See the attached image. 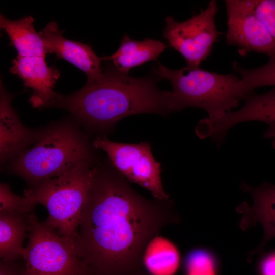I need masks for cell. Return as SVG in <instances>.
Listing matches in <instances>:
<instances>
[{"instance_id": "6da1fadb", "label": "cell", "mask_w": 275, "mask_h": 275, "mask_svg": "<svg viewBox=\"0 0 275 275\" xmlns=\"http://www.w3.org/2000/svg\"><path fill=\"white\" fill-rule=\"evenodd\" d=\"M179 219L171 200L145 198L112 165L99 164L74 247L92 275H142L149 243Z\"/></svg>"}, {"instance_id": "7a4b0ae2", "label": "cell", "mask_w": 275, "mask_h": 275, "mask_svg": "<svg viewBox=\"0 0 275 275\" xmlns=\"http://www.w3.org/2000/svg\"><path fill=\"white\" fill-rule=\"evenodd\" d=\"M47 108L65 109L88 129L103 132L130 115L169 113L168 91L159 90L150 77H132L114 66L71 94H58Z\"/></svg>"}, {"instance_id": "3957f363", "label": "cell", "mask_w": 275, "mask_h": 275, "mask_svg": "<svg viewBox=\"0 0 275 275\" xmlns=\"http://www.w3.org/2000/svg\"><path fill=\"white\" fill-rule=\"evenodd\" d=\"M93 148L75 121H56L43 128L38 140L10 161L8 170L33 188L81 162L96 160Z\"/></svg>"}, {"instance_id": "277c9868", "label": "cell", "mask_w": 275, "mask_h": 275, "mask_svg": "<svg viewBox=\"0 0 275 275\" xmlns=\"http://www.w3.org/2000/svg\"><path fill=\"white\" fill-rule=\"evenodd\" d=\"M153 71L171 84L172 90L168 91L169 113L192 107L205 110L207 119L216 120L255 93L245 87L240 78L231 74H218L187 66L172 70L159 62Z\"/></svg>"}, {"instance_id": "5b68a950", "label": "cell", "mask_w": 275, "mask_h": 275, "mask_svg": "<svg viewBox=\"0 0 275 275\" xmlns=\"http://www.w3.org/2000/svg\"><path fill=\"white\" fill-rule=\"evenodd\" d=\"M98 166L96 160L81 162L23 193L46 207L49 215L44 223L73 244Z\"/></svg>"}, {"instance_id": "8992f818", "label": "cell", "mask_w": 275, "mask_h": 275, "mask_svg": "<svg viewBox=\"0 0 275 275\" xmlns=\"http://www.w3.org/2000/svg\"><path fill=\"white\" fill-rule=\"evenodd\" d=\"M22 275H92L73 244L31 212Z\"/></svg>"}, {"instance_id": "52a82bcc", "label": "cell", "mask_w": 275, "mask_h": 275, "mask_svg": "<svg viewBox=\"0 0 275 275\" xmlns=\"http://www.w3.org/2000/svg\"><path fill=\"white\" fill-rule=\"evenodd\" d=\"M218 10L217 2L211 0L205 9L185 21L178 22L170 16L165 18L163 36L184 57L186 66L200 67L211 54L221 34L215 21Z\"/></svg>"}, {"instance_id": "ba28073f", "label": "cell", "mask_w": 275, "mask_h": 275, "mask_svg": "<svg viewBox=\"0 0 275 275\" xmlns=\"http://www.w3.org/2000/svg\"><path fill=\"white\" fill-rule=\"evenodd\" d=\"M92 144L96 149H101L107 154L113 167L128 181L146 188L155 199H169L162 184L160 164L155 159L150 143H117L101 135Z\"/></svg>"}, {"instance_id": "9c48e42d", "label": "cell", "mask_w": 275, "mask_h": 275, "mask_svg": "<svg viewBox=\"0 0 275 275\" xmlns=\"http://www.w3.org/2000/svg\"><path fill=\"white\" fill-rule=\"evenodd\" d=\"M226 41L245 56L251 52L275 59V40L254 11L251 0H225Z\"/></svg>"}, {"instance_id": "30bf717a", "label": "cell", "mask_w": 275, "mask_h": 275, "mask_svg": "<svg viewBox=\"0 0 275 275\" xmlns=\"http://www.w3.org/2000/svg\"><path fill=\"white\" fill-rule=\"evenodd\" d=\"M12 64L10 72L33 91L29 100L30 104L35 108H46L58 95L53 89L60 76V71L48 66L44 56H17Z\"/></svg>"}, {"instance_id": "8fae6325", "label": "cell", "mask_w": 275, "mask_h": 275, "mask_svg": "<svg viewBox=\"0 0 275 275\" xmlns=\"http://www.w3.org/2000/svg\"><path fill=\"white\" fill-rule=\"evenodd\" d=\"M13 96L1 85L0 159L3 164L10 162L40 138L43 128L31 129L20 121L13 108Z\"/></svg>"}, {"instance_id": "7c38bea8", "label": "cell", "mask_w": 275, "mask_h": 275, "mask_svg": "<svg viewBox=\"0 0 275 275\" xmlns=\"http://www.w3.org/2000/svg\"><path fill=\"white\" fill-rule=\"evenodd\" d=\"M55 22H50L39 34L47 53H55L58 58L64 59L80 69L87 77V81L98 77L103 69L102 58L98 57L91 46L68 40L62 35Z\"/></svg>"}, {"instance_id": "4fadbf2b", "label": "cell", "mask_w": 275, "mask_h": 275, "mask_svg": "<svg viewBox=\"0 0 275 275\" xmlns=\"http://www.w3.org/2000/svg\"><path fill=\"white\" fill-rule=\"evenodd\" d=\"M241 189L249 193L253 198V204L243 202L237 208L242 214L240 227L246 230L257 223H260L264 230V238L260 245L249 256L252 257L263 250L266 243L275 238V185L267 182L257 187H252L243 183Z\"/></svg>"}, {"instance_id": "5bb4252c", "label": "cell", "mask_w": 275, "mask_h": 275, "mask_svg": "<svg viewBox=\"0 0 275 275\" xmlns=\"http://www.w3.org/2000/svg\"><path fill=\"white\" fill-rule=\"evenodd\" d=\"M251 121L263 122L269 125V127H275V87L264 93H255L249 96L241 108L211 121L209 128L214 136L225 139L232 127Z\"/></svg>"}, {"instance_id": "9a60e30c", "label": "cell", "mask_w": 275, "mask_h": 275, "mask_svg": "<svg viewBox=\"0 0 275 275\" xmlns=\"http://www.w3.org/2000/svg\"><path fill=\"white\" fill-rule=\"evenodd\" d=\"M166 47L160 40L146 38L137 41L125 34L118 50L111 56L102 58L103 60L112 61L119 71L128 73L132 68L156 60Z\"/></svg>"}, {"instance_id": "2e32d148", "label": "cell", "mask_w": 275, "mask_h": 275, "mask_svg": "<svg viewBox=\"0 0 275 275\" xmlns=\"http://www.w3.org/2000/svg\"><path fill=\"white\" fill-rule=\"evenodd\" d=\"M29 214L0 212V257L15 261L25 254L23 243L29 234Z\"/></svg>"}, {"instance_id": "e0dca14e", "label": "cell", "mask_w": 275, "mask_h": 275, "mask_svg": "<svg viewBox=\"0 0 275 275\" xmlns=\"http://www.w3.org/2000/svg\"><path fill=\"white\" fill-rule=\"evenodd\" d=\"M34 19L26 16L18 20H10L0 16V26L7 34L10 45L18 56H44L47 52L40 36L34 27Z\"/></svg>"}, {"instance_id": "ac0fdd59", "label": "cell", "mask_w": 275, "mask_h": 275, "mask_svg": "<svg viewBox=\"0 0 275 275\" xmlns=\"http://www.w3.org/2000/svg\"><path fill=\"white\" fill-rule=\"evenodd\" d=\"M179 261V253L175 245L158 236L149 243L143 257V264L151 275H172Z\"/></svg>"}, {"instance_id": "d6986e66", "label": "cell", "mask_w": 275, "mask_h": 275, "mask_svg": "<svg viewBox=\"0 0 275 275\" xmlns=\"http://www.w3.org/2000/svg\"><path fill=\"white\" fill-rule=\"evenodd\" d=\"M232 67L239 74L245 87L251 91H255L256 88L262 86L275 87V59L270 58L265 64L255 68H243L237 61L232 63Z\"/></svg>"}, {"instance_id": "ffe728a7", "label": "cell", "mask_w": 275, "mask_h": 275, "mask_svg": "<svg viewBox=\"0 0 275 275\" xmlns=\"http://www.w3.org/2000/svg\"><path fill=\"white\" fill-rule=\"evenodd\" d=\"M36 204L29 198L14 194L7 183L0 184V212L27 214Z\"/></svg>"}, {"instance_id": "44dd1931", "label": "cell", "mask_w": 275, "mask_h": 275, "mask_svg": "<svg viewBox=\"0 0 275 275\" xmlns=\"http://www.w3.org/2000/svg\"><path fill=\"white\" fill-rule=\"evenodd\" d=\"M186 267L187 275H216L214 259L204 250H196L188 255Z\"/></svg>"}, {"instance_id": "7402d4cb", "label": "cell", "mask_w": 275, "mask_h": 275, "mask_svg": "<svg viewBox=\"0 0 275 275\" xmlns=\"http://www.w3.org/2000/svg\"><path fill=\"white\" fill-rule=\"evenodd\" d=\"M255 15L275 40V0H251Z\"/></svg>"}, {"instance_id": "603a6c76", "label": "cell", "mask_w": 275, "mask_h": 275, "mask_svg": "<svg viewBox=\"0 0 275 275\" xmlns=\"http://www.w3.org/2000/svg\"><path fill=\"white\" fill-rule=\"evenodd\" d=\"M23 271L14 261L1 260L0 275H22Z\"/></svg>"}, {"instance_id": "cb8c5ba5", "label": "cell", "mask_w": 275, "mask_h": 275, "mask_svg": "<svg viewBox=\"0 0 275 275\" xmlns=\"http://www.w3.org/2000/svg\"><path fill=\"white\" fill-rule=\"evenodd\" d=\"M260 270L261 275H275V253H271L263 259Z\"/></svg>"}, {"instance_id": "d4e9b609", "label": "cell", "mask_w": 275, "mask_h": 275, "mask_svg": "<svg viewBox=\"0 0 275 275\" xmlns=\"http://www.w3.org/2000/svg\"><path fill=\"white\" fill-rule=\"evenodd\" d=\"M264 137L272 140V146L275 149V127H269L265 132Z\"/></svg>"}, {"instance_id": "484cf974", "label": "cell", "mask_w": 275, "mask_h": 275, "mask_svg": "<svg viewBox=\"0 0 275 275\" xmlns=\"http://www.w3.org/2000/svg\"><path fill=\"white\" fill-rule=\"evenodd\" d=\"M142 275H151L149 273L147 272L146 271H145Z\"/></svg>"}]
</instances>
